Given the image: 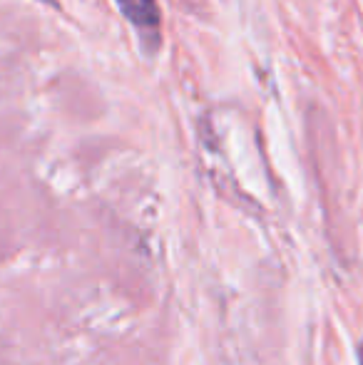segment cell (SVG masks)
I'll list each match as a JSON object with an SVG mask.
<instances>
[{
  "label": "cell",
  "mask_w": 363,
  "mask_h": 365,
  "mask_svg": "<svg viewBox=\"0 0 363 365\" xmlns=\"http://www.w3.org/2000/svg\"><path fill=\"white\" fill-rule=\"evenodd\" d=\"M361 365H363V348H361Z\"/></svg>",
  "instance_id": "cell-3"
},
{
  "label": "cell",
  "mask_w": 363,
  "mask_h": 365,
  "mask_svg": "<svg viewBox=\"0 0 363 365\" xmlns=\"http://www.w3.org/2000/svg\"><path fill=\"white\" fill-rule=\"evenodd\" d=\"M40 3H45V5H55L58 0H40Z\"/></svg>",
  "instance_id": "cell-2"
},
{
  "label": "cell",
  "mask_w": 363,
  "mask_h": 365,
  "mask_svg": "<svg viewBox=\"0 0 363 365\" xmlns=\"http://www.w3.org/2000/svg\"><path fill=\"white\" fill-rule=\"evenodd\" d=\"M127 23L137 30L147 55H155L162 45V13L157 0H115Z\"/></svg>",
  "instance_id": "cell-1"
}]
</instances>
